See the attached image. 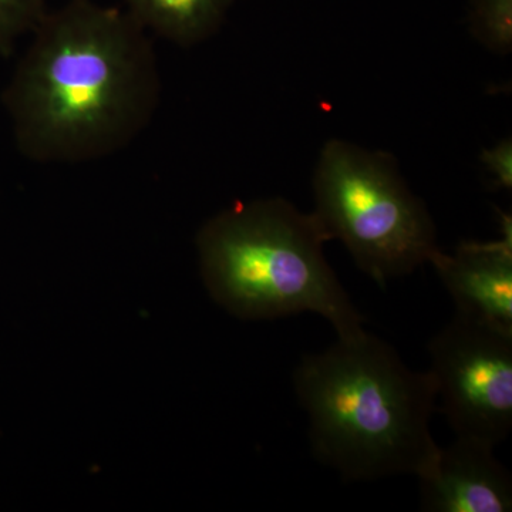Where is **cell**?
<instances>
[{"label": "cell", "mask_w": 512, "mask_h": 512, "mask_svg": "<svg viewBox=\"0 0 512 512\" xmlns=\"http://www.w3.org/2000/svg\"><path fill=\"white\" fill-rule=\"evenodd\" d=\"M160 70L127 10L69 0L30 33L3 106L23 157L76 164L117 153L150 124Z\"/></svg>", "instance_id": "obj_1"}, {"label": "cell", "mask_w": 512, "mask_h": 512, "mask_svg": "<svg viewBox=\"0 0 512 512\" xmlns=\"http://www.w3.org/2000/svg\"><path fill=\"white\" fill-rule=\"evenodd\" d=\"M293 387L320 463L350 481L419 476L436 456L433 376L365 332L302 357Z\"/></svg>", "instance_id": "obj_2"}, {"label": "cell", "mask_w": 512, "mask_h": 512, "mask_svg": "<svg viewBox=\"0 0 512 512\" xmlns=\"http://www.w3.org/2000/svg\"><path fill=\"white\" fill-rule=\"evenodd\" d=\"M328 232L313 212L284 198L238 202L204 225L198 254L212 298L242 319L311 312L340 339L365 332V319L325 258Z\"/></svg>", "instance_id": "obj_3"}, {"label": "cell", "mask_w": 512, "mask_h": 512, "mask_svg": "<svg viewBox=\"0 0 512 512\" xmlns=\"http://www.w3.org/2000/svg\"><path fill=\"white\" fill-rule=\"evenodd\" d=\"M313 194V214L330 241H342L380 288L430 264L440 251L426 205L389 154L329 141L316 164Z\"/></svg>", "instance_id": "obj_4"}, {"label": "cell", "mask_w": 512, "mask_h": 512, "mask_svg": "<svg viewBox=\"0 0 512 512\" xmlns=\"http://www.w3.org/2000/svg\"><path fill=\"white\" fill-rule=\"evenodd\" d=\"M429 372L456 437L497 446L512 429V335L454 316L430 340Z\"/></svg>", "instance_id": "obj_5"}, {"label": "cell", "mask_w": 512, "mask_h": 512, "mask_svg": "<svg viewBox=\"0 0 512 512\" xmlns=\"http://www.w3.org/2000/svg\"><path fill=\"white\" fill-rule=\"evenodd\" d=\"M501 238L463 242L430 264L446 286L457 315L512 335V220L500 212Z\"/></svg>", "instance_id": "obj_6"}, {"label": "cell", "mask_w": 512, "mask_h": 512, "mask_svg": "<svg viewBox=\"0 0 512 512\" xmlns=\"http://www.w3.org/2000/svg\"><path fill=\"white\" fill-rule=\"evenodd\" d=\"M493 444L456 437L437 448L417 476L420 510L427 512H510L512 478L494 456Z\"/></svg>", "instance_id": "obj_7"}, {"label": "cell", "mask_w": 512, "mask_h": 512, "mask_svg": "<svg viewBox=\"0 0 512 512\" xmlns=\"http://www.w3.org/2000/svg\"><path fill=\"white\" fill-rule=\"evenodd\" d=\"M234 0H126L127 12L148 35L194 46L221 28Z\"/></svg>", "instance_id": "obj_8"}, {"label": "cell", "mask_w": 512, "mask_h": 512, "mask_svg": "<svg viewBox=\"0 0 512 512\" xmlns=\"http://www.w3.org/2000/svg\"><path fill=\"white\" fill-rule=\"evenodd\" d=\"M470 28L487 49L503 55L511 52L512 0H473Z\"/></svg>", "instance_id": "obj_9"}, {"label": "cell", "mask_w": 512, "mask_h": 512, "mask_svg": "<svg viewBox=\"0 0 512 512\" xmlns=\"http://www.w3.org/2000/svg\"><path fill=\"white\" fill-rule=\"evenodd\" d=\"M47 0H0V56H9L47 13Z\"/></svg>", "instance_id": "obj_10"}, {"label": "cell", "mask_w": 512, "mask_h": 512, "mask_svg": "<svg viewBox=\"0 0 512 512\" xmlns=\"http://www.w3.org/2000/svg\"><path fill=\"white\" fill-rule=\"evenodd\" d=\"M481 160L487 173L493 177L495 188H512V143L503 140L493 148L484 150Z\"/></svg>", "instance_id": "obj_11"}]
</instances>
